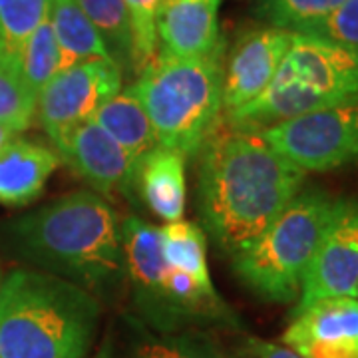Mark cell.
<instances>
[{"label": "cell", "mask_w": 358, "mask_h": 358, "mask_svg": "<svg viewBox=\"0 0 358 358\" xmlns=\"http://www.w3.org/2000/svg\"><path fill=\"white\" fill-rule=\"evenodd\" d=\"M193 159L201 229L231 259L281 215L307 179L261 131L237 128L223 115Z\"/></svg>", "instance_id": "1"}, {"label": "cell", "mask_w": 358, "mask_h": 358, "mask_svg": "<svg viewBox=\"0 0 358 358\" xmlns=\"http://www.w3.org/2000/svg\"><path fill=\"white\" fill-rule=\"evenodd\" d=\"M8 241L38 271L102 294L126 281L122 223L103 197L74 192L14 219Z\"/></svg>", "instance_id": "2"}, {"label": "cell", "mask_w": 358, "mask_h": 358, "mask_svg": "<svg viewBox=\"0 0 358 358\" xmlns=\"http://www.w3.org/2000/svg\"><path fill=\"white\" fill-rule=\"evenodd\" d=\"M102 307L76 282L16 268L0 287V358H86Z\"/></svg>", "instance_id": "3"}, {"label": "cell", "mask_w": 358, "mask_h": 358, "mask_svg": "<svg viewBox=\"0 0 358 358\" xmlns=\"http://www.w3.org/2000/svg\"><path fill=\"white\" fill-rule=\"evenodd\" d=\"M122 249L131 301L157 333L201 331L205 327L241 329L235 310L213 281L197 279L167 265L159 249V227L140 217L122 221Z\"/></svg>", "instance_id": "4"}, {"label": "cell", "mask_w": 358, "mask_h": 358, "mask_svg": "<svg viewBox=\"0 0 358 358\" xmlns=\"http://www.w3.org/2000/svg\"><path fill=\"white\" fill-rule=\"evenodd\" d=\"M225 40L197 58H155L136 76L134 94L155 131L157 145L193 159L223 112Z\"/></svg>", "instance_id": "5"}, {"label": "cell", "mask_w": 358, "mask_h": 358, "mask_svg": "<svg viewBox=\"0 0 358 358\" xmlns=\"http://www.w3.org/2000/svg\"><path fill=\"white\" fill-rule=\"evenodd\" d=\"M358 100V52L315 34H294L267 90L243 108L221 114L237 128H273L296 115Z\"/></svg>", "instance_id": "6"}, {"label": "cell", "mask_w": 358, "mask_h": 358, "mask_svg": "<svg viewBox=\"0 0 358 358\" xmlns=\"http://www.w3.org/2000/svg\"><path fill=\"white\" fill-rule=\"evenodd\" d=\"M338 201L320 187H303L267 229L231 259L245 289L277 305L299 301L301 282Z\"/></svg>", "instance_id": "7"}, {"label": "cell", "mask_w": 358, "mask_h": 358, "mask_svg": "<svg viewBox=\"0 0 358 358\" xmlns=\"http://www.w3.org/2000/svg\"><path fill=\"white\" fill-rule=\"evenodd\" d=\"M267 143L308 171H331L358 162V100L296 115L261 131Z\"/></svg>", "instance_id": "8"}, {"label": "cell", "mask_w": 358, "mask_h": 358, "mask_svg": "<svg viewBox=\"0 0 358 358\" xmlns=\"http://www.w3.org/2000/svg\"><path fill=\"white\" fill-rule=\"evenodd\" d=\"M122 80L124 74L110 58L70 66L52 78L36 100L40 128L52 145L70 129L92 120L122 90Z\"/></svg>", "instance_id": "9"}, {"label": "cell", "mask_w": 358, "mask_h": 358, "mask_svg": "<svg viewBox=\"0 0 358 358\" xmlns=\"http://www.w3.org/2000/svg\"><path fill=\"white\" fill-rule=\"evenodd\" d=\"M358 285V201L341 199L301 282L294 310L352 296Z\"/></svg>", "instance_id": "10"}, {"label": "cell", "mask_w": 358, "mask_h": 358, "mask_svg": "<svg viewBox=\"0 0 358 358\" xmlns=\"http://www.w3.org/2000/svg\"><path fill=\"white\" fill-rule=\"evenodd\" d=\"M293 32L275 26L243 30L225 52L223 64V112L231 114L259 98L275 78Z\"/></svg>", "instance_id": "11"}, {"label": "cell", "mask_w": 358, "mask_h": 358, "mask_svg": "<svg viewBox=\"0 0 358 358\" xmlns=\"http://www.w3.org/2000/svg\"><path fill=\"white\" fill-rule=\"evenodd\" d=\"M52 148L62 164L84 179L100 197H114L134 189L136 159L94 120L70 129Z\"/></svg>", "instance_id": "12"}, {"label": "cell", "mask_w": 358, "mask_h": 358, "mask_svg": "<svg viewBox=\"0 0 358 358\" xmlns=\"http://www.w3.org/2000/svg\"><path fill=\"white\" fill-rule=\"evenodd\" d=\"M281 341L303 358H358V301L334 296L294 310Z\"/></svg>", "instance_id": "13"}, {"label": "cell", "mask_w": 358, "mask_h": 358, "mask_svg": "<svg viewBox=\"0 0 358 358\" xmlns=\"http://www.w3.org/2000/svg\"><path fill=\"white\" fill-rule=\"evenodd\" d=\"M221 0H162L155 14L157 54L197 58L217 48Z\"/></svg>", "instance_id": "14"}, {"label": "cell", "mask_w": 358, "mask_h": 358, "mask_svg": "<svg viewBox=\"0 0 358 358\" xmlns=\"http://www.w3.org/2000/svg\"><path fill=\"white\" fill-rule=\"evenodd\" d=\"M62 166L56 150L38 141L14 138L0 150V205H28Z\"/></svg>", "instance_id": "15"}, {"label": "cell", "mask_w": 358, "mask_h": 358, "mask_svg": "<svg viewBox=\"0 0 358 358\" xmlns=\"http://www.w3.org/2000/svg\"><path fill=\"white\" fill-rule=\"evenodd\" d=\"M185 157L169 148L155 145L141 157L136 167L134 189L159 219L176 223L185 211Z\"/></svg>", "instance_id": "16"}, {"label": "cell", "mask_w": 358, "mask_h": 358, "mask_svg": "<svg viewBox=\"0 0 358 358\" xmlns=\"http://www.w3.org/2000/svg\"><path fill=\"white\" fill-rule=\"evenodd\" d=\"M92 120L112 136L136 159V164L157 145L154 126L131 86L120 90Z\"/></svg>", "instance_id": "17"}, {"label": "cell", "mask_w": 358, "mask_h": 358, "mask_svg": "<svg viewBox=\"0 0 358 358\" xmlns=\"http://www.w3.org/2000/svg\"><path fill=\"white\" fill-rule=\"evenodd\" d=\"M48 16L60 48V70L88 60L110 58L102 36L76 0H50Z\"/></svg>", "instance_id": "18"}, {"label": "cell", "mask_w": 358, "mask_h": 358, "mask_svg": "<svg viewBox=\"0 0 358 358\" xmlns=\"http://www.w3.org/2000/svg\"><path fill=\"white\" fill-rule=\"evenodd\" d=\"M96 26L110 58L124 76H134V40L128 10L122 0H76Z\"/></svg>", "instance_id": "19"}, {"label": "cell", "mask_w": 358, "mask_h": 358, "mask_svg": "<svg viewBox=\"0 0 358 358\" xmlns=\"http://www.w3.org/2000/svg\"><path fill=\"white\" fill-rule=\"evenodd\" d=\"M159 249L167 265L178 267L197 279L211 281L207 267V235L201 225L176 221L159 227Z\"/></svg>", "instance_id": "20"}, {"label": "cell", "mask_w": 358, "mask_h": 358, "mask_svg": "<svg viewBox=\"0 0 358 358\" xmlns=\"http://www.w3.org/2000/svg\"><path fill=\"white\" fill-rule=\"evenodd\" d=\"M18 70L36 100L44 86L60 72V48L48 14L26 38L18 56Z\"/></svg>", "instance_id": "21"}, {"label": "cell", "mask_w": 358, "mask_h": 358, "mask_svg": "<svg viewBox=\"0 0 358 358\" xmlns=\"http://www.w3.org/2000/svg\"><path fill=\"white\" fill-rule=\"evenodd\" d=\"M346 0H257V14L268 26L310 34Z\"/></svg>", "instance_id": "22"}, {"label": "cell", "mask_w": 358, "mask_h": 358, "mask_svg": "<svg viewBox=\"0 0 358 358\" xmlns=\"http://www.w3.org/2000/svg\"><path fill=\"white\" fill-rule=\"evenodd\" d=\"M50 0H0V60L18 66L26 38L46 18Z\"/></svg>", "instance_id": "23"}, {"label": "cell", "mask_w": 358, "mask_h": 358, "mask_svg": "<svg viewBox=\"0 0 358 358\" xmlns=\"http://www.w3.org/2000/svg\"><path fill=\"white\" fill-rule=\"evenodd\" d=\"M134 358H227V355L203 331H179L141 336Z\"/></svg>", "instance_id": "24"}, {"label": "cell", "mask_w": 358, "mask_h": 358, "mask_svg": "<svg viewBox=\"0 0 358 358\" xmlns=\"http://www.w3.org/2000/svg\"><path fill=\"white\" fill-rule=\"evenodd\" d=\"M36 115V96L28 90L18 66L0 60V124L24 131Z\"/></svg>", "instance_id": "25"}, {"label": "cell", "mask_w": 358, "mask_h": 358, "mask_svg": "<svg viewBox=\"0 0 358 358\" xmlns=\"http://www.w3.org/2000/svg\"><path fill=\"white\" fill-rule=\"evenodd\" d=\"M128 10L134 40V76H138L157 54L155 14L162 0H122Z\"/></svg>", "instance_id": "26"}, {"label": "cell", "mask_w": 358, "mask_h": 358, "mask_svg": "<svg viewBox=\"0 0 358 358\" xmlns=\"http://www.w3.org/2000/svg\"><path fill=\"white\" fill-rule=\"evenodd\" d=\"M310 34L358 52V0H346Z\"/></svg>", "instance_id": "27"}, {"label": "cell", "mask_w": 358, "mask_h": 358, "mask_svg": "<svg viewBox=\"0 0 358 358\" xmlns=\"http://www.w3.org/2000/svg\"><path fill=\"white\" fill-rule=\"evenodd\" d=\"M239 357L241 358H303L293 348L277 343H268L251 334H241L239 343Z\"/></svg>", "instance_id": "28"}, {"label": "cell", "mask_w": 358, "mask_h": 358, "mask_svg": "<svg viewBox=\"0 0 358 358\" xmlns=\"http://www.w3.org/2000/svg\"><path fill=\"white\" fill-rule=\"evenodd\" d=\"M14 138H16V131L8 128V126H4V124H0V150L6 148Z\"/></svg>", "instance_id": "29"}, {"label": "cell", "mask_w": 358, "mask_h": 358, "mask_svg": "<svg viewBox=\"0 0 358 358\" xmlns=\"http://www.w3.org/2000/svg\"><path fill=\"white\" fill-rule=\"evenodd\" d=\"M92 358H112V350H110V345H103L96 355Z\"/></svg>", "instance_id": "30"}, {"label": "cell", "mask_w": 358, "mask_h": 358, "mask_svg": "<svg viewBox=\"0 0 358 358\" xmlns=\"http://www.w3.org/2000/svg\"><path fill=\"white\" fill-rule=\"evenodd\" d=\"M352 296L358 301V285H357V289H355V294H352Z\"/></svg>", "instance_id": "31"}, {"label": "cell", "mask_w": 358, "mask_h": 358, "mask_svg": "<svg viewBox=\"0 0 358 358\" xmlns=\"http://www.w3.org/2000/svg\"><path fill=\"white\" fill-rule=\"evenodd\" d=\"M0 287H2V275H0Z\"/></svg>", "instance_id": "32"}]
</instances>
